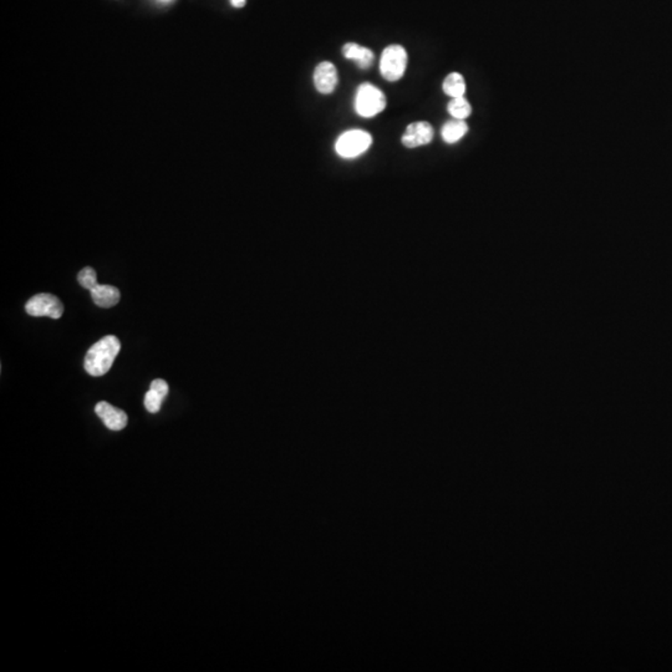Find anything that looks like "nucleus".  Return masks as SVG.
I'll use <instances>...</instances> for the list:
<instances>
[{
  "label": "nucleus",
  "instance_id": "obj_1",
  "mask_svg": "<svg viewBox=\"0 0 672 672\" xmlns=\"http://www.w3.org/2000/svg\"><path fill=\"white\" fill-rule=\"evenodd\" d=\"M121 350V343L114 335H107L95 343L86 353L84 368L86 373L99 378L109 371Z\"/></svg>",
  "mask_w": 672,
  "mask_h": 672
},
{
  "label": "nucleus",
  "instance_id": "obj_2",
  "mask_svg": "<svg viewBox=\"0 0 672 672\" xmlns=\"http://www.w3.org/2000/svg\"><path fill=\"white\" fill-rule=\"evenodd\" d=\"M407 68V53L401 45H390L383 50L380 60V73L390 82L402 78Z\"/></svg>",
  "mask_w": 672,
  "mask_h": 672
},
{
  "label": "nucleus",
  "instance_id": "obj_3",
  "mask_svg": "<svg viewBox=\"0 0 672 672\" xmlns=\"http://www.w3.org/2000/svg\"><path fill=\"white\" fill-rule=\"evenodd\" d=\"M386 107V97L381 90L371 84H363L358 89L355 110L363 117H373Z\"/></svg>",
  "mask_w": 672,
  "mask_h": 672
},
{
  "label": "nucleus",
  "instance_id": "obj_4",
  "mask_svg": "<svg viewBox=\"0 0 672 672\" xmlns=\"http://www.w3.org/2000/svg\"><path fill=\"white\" fill-rule=\"evenodd\" d=\"M373 144L371 134L363 129H350L338 137L335 149L343 159H355L366 152Z\"/></svg>",
  "mask_w": 672,
  "mask_h": 672
},
{
  "label": "nucleus",
  "instance_id": "obj_5",
  "mask_svg": "<svg viewBox=\"0 0 672 672\" xmlns=\"http://www.w3.org/2000/svg\"><path fill=\"white\" fill-rule=\"evenodd\" d=\"M26 313L31 316H49L59 319L64 314V305L53 294H36L25 304Z\"/></svg>",
  "mask_w": 672,
  "mask_h": 672
},
{
  "label": "nucleus",
  "instance_id": "obj_6",
  "mask_svg": "<svg viewBox=\"0 0 672 672\" xmlns=\"http://www.w3.org/2000/svg\"><path fill=\"white\" fill-rule=\"evenodd\" d=\"M433 127L426 121H417L408 124L407 129L402 134V144L407 149H416L420 146L428 144L433 139Z\"/></svg>",
  "mask_w": 672,
  "mask_h": 672
},
{
  "label": "nucleus",
  "instance_id": "obj_7",
  "mask_svg": "<svg viewBox=\"0 0 672 672\" xmlns=\"http://www.w3.org/2000/svg\"><path fill=\"white\" fill-rule=\"evenodd\" d=\"M313 79L314 85L320 94H331L338 85V70L330 61H323L314 71Z\"/></svg>",
  "mask_w": 672,
  "mask_h": 672
},
{
  "label": "nucleus",
  "instance_id": "obj_8",
  "mask_svg": "<svg viewBox=\"0 0 672 672\" xmlns=\"http://www.w3.org/2000/svg\"><path fill=\"white\" fill-rule=\"evenodd\" d=\"M95 412L97 413V416L102 420L105 426L112 431H121L127 426V415L122 410L114 407L109 402L102 401L97 403L95 407Z\"/></svg>",
  "mask_w": 672,
  "mask_h": 672
},
{
  "label": "nucleus",
  "instance_id": "obj_9",
  "mask_svg": "<svg viewBox=\"0 0 672 672\" xmlns=\"http://www.w3.org/2000/svg\"><path fill=\"white\" fill-rule=\"evenodd\" d=\"M169 383L162 378H156L149 386V393L144 395V407L151 413H157L161 410L164 398L169 395Z\"/></svg>",
  "mask_w": 672,
  "mask_h": 672
},
{
  "label": "nucleus",
  "instance_id": "obj_10",
  "mask_svg": "<svg viewBox=\"0 0 672 672\" xmlns=\"http://www.w3.org/2000/svg\"><path fill=\"white\" fill-rule=\"evenodd\" d=\"M91 298L100 308H111L119 303L121 294L117 288L112 285H102L97 284L95 288L90 290Z\"/></svg>",
  "mask_w": 672,
  "mask_h": 672
},
{
  "label": "nucleus",
  "instance_id": "obj_11",
  "mask_svg": "<svg viewBox=\"0 0 672 672\" xmlns=\"http://www.w3.org/2000/svg\"><path fill=\"white\" fill-rule=\"evenodd\" d=\"M343 55L346 59L356 61L358 68H361V69H368L373 64V59H375V55H373L371 50L355 44V43H348V44L343 45Z\"/></svg>",
  "mask_w": 672,
  "mask_h": 672
},
{
  "label": "nucleus",
  "instance_id": "obj_12",
  "mask_svg": "<svg viewBox=\"0 0 672 672\" xmlns=\"http://www.w3.org/2000/svg\"><path fill=\"white\" fill-rule=\"evenodd\" d=\"M468 132V124L464 119H452L443 124L441 129L442 139L446 144H456Z\"/></svg>",
  "mask_w": 672,
  "mask_h": 672
},
{
  "label": "nucleus",
  "instance_id": "obj_13",
  "mask_svg": "<svg viewBox=\"0 0 672 672\" xmlns=\"http://www.w3.org/2000/svg\"><path fill=\"white\" fill-rule=\"evenodd\" d=\"M442 89L449 97H459L466 94V81L459 73H451L443 80Z\"/></svg>",
  "mask_w": 672,
  "mask_h": 672
},
{
  "label": "nucleus",
  "instance_id": "obj_14",
  "mask_svg": "<svg viewBox=\"0 0 672 672\" xmlns=\"http://www.w3.org/2000/svg\"><path fill=\"white\" fill-rule=\"evenodd\" d=\"M447 110L453 119H466L472 114V106L464 96L453 97L448 102Z\"/></svg>",
  "mask_w": 672,
  "mask_h": 672
},
{
  "label": "nucleus",
  "instance_id": "obj_15",
  "mask_svg": "<svg viewBox=\"0 0 672 672\" xmlns=\"http://www.w3.org/2000/svg\"><path fill=\"white\" fill-rule=\"evenodd\" d=\"M78 282L82 288L91 290L97 285V278H96V272L91 267H85L79 275H78Z\"/></svg>",
  "mask_w": 672,
  "mask_h": 672
},
{
  "label": "nucleus",
  "instance_id": "obj_16",
  "mask_svg": "<svg viewBox=\"0 0 672 672\" xmlns=\"http://www.w3.org/2000/svg\"><path fill=\"white\" fill-rule=\"evenodd\" d=\"M230 1H232V5L235 6V8H242V6L245 5L247 0H230Z\"/></svg>",
  "mask_w": 672,
  "mask_h": 672
}]
</instances>
